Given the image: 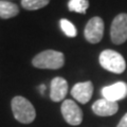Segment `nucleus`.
Wrapping results in <instances>:
<instances>
[{"label":"nucleus","instance_id":"obj_2","mask_svg":"<svg viewBox=\"0 0 127 127\" xmlns=\"http://www.w3.org/2000/svg\"><path fill=\"white\" fill-rule=\"evenodd\" d=\"M11 107L14 118L22 124H30L36 118V110L34 106L23 96H14L11 101Z\"/></svg>","mask_w":127,"mask_h":127},{"label":"nucleus","instance_id":"obj_4","mask_svg":"<svg viewBox=\"0 0 127 127\" xmlns=\"http://www.w3.org/2000/svg\"><path fill=\"white\" fill-rule=\"evenodd\" d=\"M110 38L114 45H122L127 40V13H121L113 18L110 27Z\"/></svg>","mask_w":127,"mask_h":127},{"label":"nucleus","instance_id":"obj_13","mask_svg":"<svg viewBox=\"0 0 127 127\" xmlns=\"http://www.w3.org/2000/svg\"><path fill=\"white\" fill-rule=\"evenodd\" d=\"M50 0H21V5L28 11L39 10L49 4Z\"/></svg>","mask_w":127,"mask_h":127},{"label":"nucleus","instance_id":"obj_12","mask_svg":"<svg viewBox=\"0 0 127 127\" xmlns=\"http://www.w3.org/2000/svg\"><path fill=\"white\" fill-rule=\"evenodd\" d=\"M89 7L88 0H70L68 3V9L71 12H75L78 14H86Z\"/></svg>","mask_w":127,"mask_h":127},{"label":"nucleus","instance_id":"obj_11","mask_svg":"<svg viewBox=\"0 0 127 127\" xmlns=\"http://www.w3.org/2000/svg\"><path fill=\"white\" fill-rule=\"evenodd\" d=\"M19 14V7L17 4L6 0H0V18L10 19Z\"/></svg>","mask_w":127,"mask_h":127},{"label":"nucleus","instance_id":"obj_7","mask_svg":"<svg viewBox=\"0 0 127 127\" xmlns=\"http://www.w3.org/2000/svg\"><path fill=\"white\" fill-rule=\"evenodd\" d=\"M93 84L90 81L76 83L71 89V95L81 104H87L92 97Z\"/></svg>","mask_w":127,"mask_h":127},{"label":"nucleus","instance_id":"obj_15","mask_svg":"<svg viewBox=\"0 0 127 127\" xmlns=\"http://www.w3.org/2000/svg\"><path fill=\"white\" fill-rule=\"evenodd\" d=\"M117 127H127V112L123 116V118L121 119V121L119 122Z\"/></svg>","mask_w":127,"mask_h":127},{"label":"nucleus","instance_id":"obj_9","mask_svg":"<svg viewBox=\"0 0 127 127\" xmlns=\"http://www.w3.org/2000/svg\"><path fill=\"white\" fill-rule=\"evenodd\" d=\"M68 93V83L65 78L56 76L51 81L50 85V98L53 102H61L65 100Z\"/></svg>","mask_w":127,"mask_h":127},{"label":"nucleus","instance_id":"obj_3","mask_svg":"<svg viewBox=\"0 0 127 127\" xmlns=\"http://www.w3.org/2000/svg\"><path fill=\"white\" fill-rule=\"evenodd\" d=\"M98 62L105 70L116 74H121L126 69V62L124 57L113 50L107 49L102 51L98 57Z\"/></svg>","mask_w":127,"mask_h":127},{"label":"nucleus","instance_id":"obj_1","mask_svg":"<svg viewBox=\"0 0 127 127\" xmlns=\"http://www.w3.org/2000/svg\"><path fill=\"white\" fill-rule=\"evenodd\" d=\"M32 65L38 69L57 70L65 65V55L59 51L45 50L33 57Z\"/></svg>","mask_w":127,"mask_h":127},{"label":"nucleus","instance_id":"obj_14","mask_svg":"<svg viewBox=\"0 0 127 127\" xmlns=\"http://www.w3.org/2000/svg\"><path fill=\"white\" fill-rule=\"evenodd\" d=\"M59 26H61V29H62V31L64 32V34H65L66 36L72 38V37H75L77 35L76 28H75V26L70 20H68V19H65V18L61 19Z\"/></svg>","mask_w":127,"mask_h":127},{"label":"nucleus","instance_id":"obj_10","mask_svg":"<svg viewBox=\"0 0 127 127\" xmlns=\"http://www.w3.org/2000/svg\"><path fill=\"white\" fill-rule=\"evenodd\" d=\"M119 110V105L117 102H111L106 98H101L93 103L92 111L100 117H110L116 114Z\"/></svg>","mask_w":127,"mask_h":127},{"label":"nucleus","instance_id":"obj_6","mask_svg":"<svg viewBox=\"0 0 127 127\" xmlns=\"http://www.w3.org/2000/svg\"><path fill=\"white\" fill-rule=\"evenodd\" d=\"M61 111L63 118L69 125L77 126L83 122V111L79 106L72 100H65L63 102Z\"/></svg>","mask_w":127,"mask_h":127},{"label":"nucleus","instance_id":"obj_8","mask_svg":"<svg viewBox=\"0 0 127 127\" xmlns=\"http://www.w3.org/2000/svg\"><path fill=\"white\" fill-rule=\"evenodd\" d=\"M103 97L111 102L123 100L127 96V84L124 82H118L110 86H106L102 89Z\"/></svg>","mask_w":127,"mask_h":127},{"label":"nucleus","instance_id":"obj_5","mask_svg":"<svg viewBox=\"0 0 127 127\" xmlns=\"http://www.w3.org/2000/svg\"><path fill=\"white\" fill-rule=\"evenodd\" d=\"M104 20L101 17H92L87 22L84 30L86 40L90 43H98L104 36Z\"/></svg>","mask_w":127,"mask_h":127}]
</instances>
